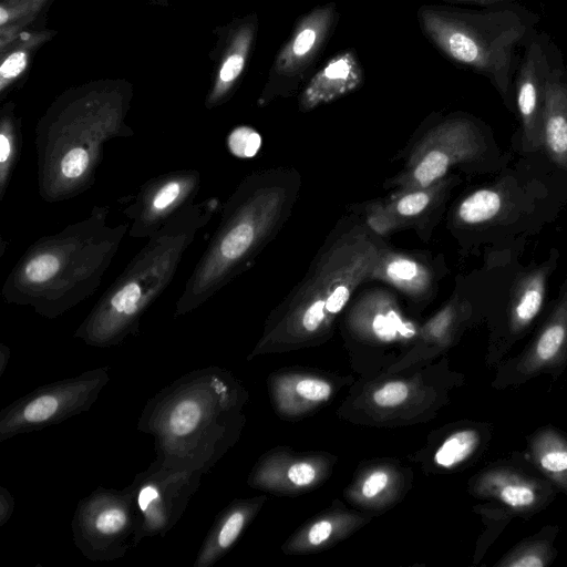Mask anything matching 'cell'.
Instances as JSON below:
<instances>
[{"instance_id": "f1b7e54d", "label": "cell", "mask_w": 567, "mask_h": 567, "mask_svg": "<svg viewBox=\"0 0 567 567\" xmlns=\"http://www.w3.org/2000/svg\"><path fill=\"white\" fill-rule=\"evenodd\" d=\"M389 477L385 472L377 471L372 473L362 486V493L365 497H374L386 486Z\"/></svg>"}, {"instance_id": "e0dca14e", "label": "cell", "mask_w": 567, "mask_h": 567, "mask_svg": "<svg viewBox=\"0 0 567 567\" xmlns=\"http://www.w3.org/2000/svg\"><path fill=\"white\" fill-rule=\"evenodd\" d=\"M503 190L485 187L468 194L457 205L455 219L465 226H480L494 220L506 207Z\"/></svg>"}, {"instance_id": "484cf974", "label": "cell", "mask_w": 567, "mask_h": 567, "mask_svg": "<svg viewBox=\"0 0 567 567\" xmlns=\"http://www.w3.org/2000/svg\"><path fill=\"white\" fill-rule=\"evenodd\" d=\"M298 393L310 401H323L331 394V386L321 380L303 379L297 385Z\"/></svg>"}, {"instance_id": "44dd1931", "label": "cell", "mask_w": 567, "mask_h": 567, "mask_svg": "<svg viewBox=\"0 0 567 567\" xmlns=\"http://www.w3.org/2000/svg\"><path fill=\"white\" fill-rule=\"evenodd\" d=\"M229 150L239 157H252L261 145L260 135L247 126L237 127L228 138Z\"/></svg>"}, {"instance_id": "83f0119b", "label": "cell", "mask_w": 567, "mask_h": 567, "mask_svg": "<svg viewBox=\"0 0 567 567\" xmlns=\"http://www.w3.org/2000/svg\"><path fill=\"white\" fill-rule=\"evenodd\" d=\"M288 478L296 486L310 485L316 478L315 467L306 462H299L288 470Z\"/></svg>"}, {"instance_id": "d6a6232c", "label": "cell", "mask_w": 567, "mask_h": 567, "mask_svg": "<svg viewBox=\"0 0 567 567\" xmlns=\"http://www.w3.org/2000/svg\"><path fill=\"white\" fill-rule=\"evenodd\" d=\"M464 3L477 4L485 8L511 6L516 0H453Z\"/></svg>"}, {"instance_id": "5b68a950", "label": "cell", "mask_w": 567, "mask_h": 567, "mask_svg": "<svg viewBox=\"0 0 567 567\" xmlns=\"http://www.w3.org/2000/svg\"><path fill=\"white\" fill-rule=\"evenodd\" d=\"M486 140L477 123L466 115H450L434 123L419 141L403 171L391 182L392 193L430 187L449 169L478 159Z\"/></svg>"}, {"instance_id": "7a4b0ae2", "label": "cell", "mask_w": 567, "mask_h": 567, "mask_svg": "<svg viewBox=\"0 0 567 567\" xmlns=\"http://www.w3.org/2000/svg\"><path fill=\"white\" fill-rule=\"evenodd\" d=\"M416 20L442 55L486 78L511 107L515 52L532 34V13L512 6L471 10L422 4Z\"/></svg>"}, {"instance_id": "cb8c5ba5", "label": "cell", "mask_w": 567, "mask_h": 567, "mask_svg": "<svg viewBox=\"0 0 567 567\" xmlns=\"http://www.w3.org/2000/svg\"><path fill=\"white\" fill-rule=\"evenodd\" d=\"M408 396V388L402 382H390L379 389L373 400L379 406H394L402 403Z\"/></svg>"}, {"instance_id": "603a6c76", "label": "cell", "mask_w": 567, "mask_h": 567, "mask_svg": "<svg viewBox=\"0 0 567 567\" xmlns=\"http://www.w3.org/2000/svg\"><path fill=\"white\" fill-rule=\"evenodd\" d=\"M546 564V555L536 546H529L517 550L503 563V565L511 567H543Z\"/></svg>"}, {"instance_id": "4316f807", "label": "cell", "mask_w": 567, "mask_h": 567, "mask_svg": "<svg viewBox=\"0 0 567 567\" xmlns=\"http://www.w3.org/2000/svg\"><path fill=\"white\" fill-rule=\"evenodd\" d=\"M27 66V55L22 51L13 52L9 55L0 68L1 80H11L18 76Z\"/></svg>"}, {"instance_id": "f546056e", "label": "cell", "mask_w": 567, "mask_h": 567, "mask_svg": "<svg viewBox=\"0 0 567 567\" xmlns=\"http://www.w3.org/2000/svg\"><path fill=\"white\" fill-rule=\"evenodd\" d=\"M179 192L181 187L179 184L176 182H172L165 185L154 198V208L164 209L177 198Z\"/></svg>"}, {"instance_id": "ac0fdd59", "label": "cell", "mask_w": 567, "mask_h": 567, "mask_svg": "<svg viewBox=\"0 0 567 567\" xmlns=\"http://www.w3.org/2000/svg\"><path fill=\"white\" fill-rule=\"evenodd\" d=\"M534 456L548 476L567 488V443L556 435L545 434L535 442Z\"/></svg>"}, {"instance_id": "52a82bcc", "label": "cell", "mask_w": 567, "mask_h": 567, "mask_svg": "<svg viewBox=\"0 0 567 567\" xmlns=\"http://www.w3.org/2000/svg\"><path fill=\"white\" fill-rule=\"evenodd\" d=\"M337 3L328 1L301 14L278 50L259 97V105L292 97L315 72L339 22Z\"/></svg>"}, {"instance_id": "7c38bea8", "label": "cell", "mask_w": 567, "mask_h": 567, "mask_svg": "<svg viewBox=\"0 0 567 567\" xmlns=\"http://www.w3.org/2000/svg\"><path fill=\"white\" fill-rule=\"evenodd\" d=\"M543 143L549 158L567 171V71L557 52L545 85Z\"/></svg>"}, {"instance_id": "9c48e42d", "label": "cell", "mask_w": 567, "mask_h": 567, "mask_svg": "<svg viewBox=\"0 0 567 567\" xmlns=\"http://www.w3.org/2000/svg\"><path fill=\"white\" fill-rule=\"evenodd\" d=\"M556 49L545 34L532 32L525 42L514 89V103L522 125L525 151L543 148V111L545 85Z\"/></svg>"}, {"instance_id": "1f68e13d", "label": "cell", "mask_w": 567, "mask_h": 567, "mask_svg": "<svg viewBox=\"0 0 567 567\" xmlns=\"http://www.w3.org/2000/svg\"><path fill=\"white\" fill-rule=\"evenodd\" d=\"M14 506V498L10 491L0 486V526H3L11 518Z\"/></svg>"}, {"instance_id": "4dcf8cb0", "label": "cell", "mask_w": 567, "mask_h": 567, "mask_svg": "<svg viewBox=\"0 0 567 567\" xmlns=\"http://www.w3.org/2000/svg\"><path fill=\"white\" fill-rule=\"evenodd\" d=\"M332 533V524L328 520H321L312 525L308 533V542L311 545H320L326 542Z\"/></svg>"}, {"instance_id": "277c9868", "label": "cell", "mask_w": 567, "mask_h": 567, "mask_svg": "<svg viewBox=\"0 0 567 567\" xmlns=\"http://www.w3.org/2000/svg\"><path fill=\"white\" fill-rule=\"evenodd\" d=\"M109 381L110 367L103 365L32 390L0 411V442L89 411Z\"/></svg>"}, {"instance_id": "d4e9b609", "label": "cell", "mask_w": 567, "mask_h": 567, "mask_svg": "<svg viewBox=\"0 0 567 567\" xmlns=\"http://www.w3.org/2000/svg\"><path fill=\"white\" fill-rule=\"evenodd\" d=\"M89 156L83 148H73L61 162V172L68 178H76L87 168Z\"/></svg>"}, {"instance_id": "d590c367", "label": "cell", "mask_w": 567, "mask_h": 567, "mask_svg": "<svg viewBox=\"0 0 567 567\" xmlns=\"http://www.w3.org/2000/svg\"><path fill=\"white\" fill-rule=\"evenodd\" d=\"M0 18H1L0 19L1 24H4V22L8 19V14L3 8L0 9Z\"/></svg>"}, {"instance_id": "6da1fadb", "label": "cell", "mask_w": 567, "mask_h": 567, "mask_svg": "<svg viewBox=\"0 0 567 567\" xmlns=\"http://www.w3.org/2000/svg\"><path fill=\"white\" fill-rule=\"evenodd\" d=\"M237 404L235 381L210 365L181 375L150 398L136 429L153 436L162 464L205 475L231 442Z\"/></svg>"}, {"instance_id": "2e32d148", "label": "cell", "mask_w": 567, "mask_h": 567, "mask_svg": "<svg viewBox=\"0 0 567 567\" xmlns=\"http://www.w3.org/2000/svg\"><path fill=\"white\" fill-rule=\"evenodd\" d=\"M567 347V291L554 308L526 357V369L534 371L557 359Z\"/></svg>"}, {"instance_id": "8992f818", "label": "cell", "mask_w": 567, "mask_h": 567, "mask_svg": "<svg viewBox=\"0 0 567 567\" xmlns=\"http://www.w3.org/2000/svg\"><path fill=\"white\" fill-rule=\"evenodd\" d=\"M71 528L73 542L91 561H112L133 545L136 512L132 489L99 486L81 498Z\"/></svg>"}, {"instance_id": "e575fe53", "label": "cell", "mask_w": 567, "mask_h": 567, "mask_svg": "<svg viewBox=\"0 0 567 567\" xmlns=\"http://www.w3.org/2000/svg\"><path fill=\"white\" fill-rule=\"evenodd\" d=\"M10 144L8 138L4 135L0 136V161L4 163L9 156Z\"/></svg>"}, {"instance_id": "4fadbf2b", "label": "cell", "mask_w": 567, "mask_h": 567, "mask_svg": "<svg viewBox=\"0 0 567 567\" xmlns=\"http://www.w3.org/2000/svg\"><path fill=\"white\" fill-rule=\"evenodd\" d=\"M556 254L542 265L518 276L512 290L508 303V326L513 333L525 330L539 313L548 279L556 268Z\"/></svg>"}, {"instance_id": "ba28073f", "label": "cell", "mask_w": 567, "mask_h": 567, "mask_svg": "<svg viewBox=\"0 0 567 567\" xmlns=\"http://www.w3.org/2000/svg\"><path fill=\"white\" fill-rule=\"evenodd\" d=\"M203 474L167 467L155 458L130 484L136 512L134 547L144 538L164 537L185 513Z\"/></svg>"}, {"instance_id": "30bf717a", "label": "cell", "mask_w": 567, "mask_h": 567, "mask_svg": "<svg viewBox=\"0 0 567 567\" xmlns=\"http://www.w3.org/2000/svg\"><path fill=\"white\" fill-rule=\"evenodd\" d=\"M364 69L354 49H344L329 58L308 79L298 94V109L309 112L359 90Z\"/></svg>"}, {"instance_id": "7402d4cb", "label": "cell", "mask_w": 567, "mask_h": 567, "mask_svg": "<svg viewBox=\"0 0 567 567\" xmlns=\"http://www.w3.org/2000/svg\"><path fill=\"white\" fill-rule=\"evenodd\" d=\"M60 267L58 258L52 254H42L30 260L24 275L31 282H43L52 278Z\"/></svg>"}, {"instance_id": "d6986e66", "label": "cell", "mask_w": 567, "mask_h": 567, "mask_svg": "<svg viewBox=\"0 0 567 567\" xmlns=\"http://www.w3.org/2000/svg\"><path fill=\"white\" fill-rule=\"evenodd\" d=\"M480 436L476 431H458L447 437L435 453L437 465L451 468L466 460L476 449Z\"/></svg>"}, {"instance_id": "836d02e7", "label": "cell", "mask_w": 567, "mask_h": 567, "mask_svg": "<svg viewBox=\"0 0 567 567\" xmlns=\"http://www.w3.org/2000/svg\"><path fill=\"white\" fill-rule=\"evenodd\" d=\"M10 360V349L1 344L0 346V377L4 373Z\"/></svg>"}, {"instance_id": "3957f363", "label": "cell", "mask_w": 567, "mask_h": 567, "mask_svg": "<svg viewBox=\"0 0 567 567\" xmlns=\"http://www.w3.org/2000/svg\"><path fill=\"white\" fill-rule=\"evenodd\" d=\"M381 248L369 226L354 225L333 236L289 299L286 329L308 334L321 330L370 279Z\"/></svg>"}, {"instance_id": "ffe728a7", "label": "cell", "mask_w": 567, "mask_h": 567, "mask_svg": "<svg viewBox=\"0 0 567 567\" xmlns=\"http://www.w3.org/2000/svg\"><path fill=\"white\" fill-rule=\"evenodd\" d=\"M496 487H491V493L507 506L515 509H525L537 501V494L532 485L520 478L492 476Z\"/></svg>"}, {"instance_id": "5bb4252c", "label": "cell", "mask_w": 567, "mask_h": 567, "mask_svg": "<svg viewBox=\"0 0 567 567\" xmlns=\"http://www.w3.org/2000/svg\"><path fill=\"white\" fill-rule=\"evenodd\" d=\"M370 279L385 281L410 297L426 296L434 286L433 271L426 264L412 255L392 251L383 246Z\"/></svg>"}, {"instance_id": "8fae6325", "label": "cell", "mask_w": 567, "mask_h": 567, "mask_svg": "<svg viewBox=\"0 0 567 567\" xmlns=\"http://www.w3.org/2000/svg\"><path fill=\"white\" fill-rule=\"evenodd\" d=\"M456 183L450 176L426 188L392 193L386 200L367 208L368 225L378 234H386L396 226L421 219L443 202Z\"/></svg>"}, {"instance_id": "9a60e30c", "label": "cell", "mask_w": 567, "mask_h": 567, "mask_svg": "<svg viewBox=\"0 0 567 567\" xmlns=\"http://www.w3.org/2000/svg\"><path fill=\"white\" fill-rule=\"evenodd\" d=\"M250 514L251 506L245 502H234L220 512L206 534L193 566L210 567L216 564L236 543Z\"/></svg>"}]
</instances>
